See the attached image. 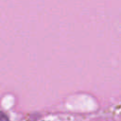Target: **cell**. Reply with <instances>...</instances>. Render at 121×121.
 Masks as SVG:
<instances>
[{
  "instance_id": "obj_1",
  "label": "cell",
  "mask_w": 121,
  "mask_h": 121,
  "mask_svg": "<svg viewBox=\"0 0 121 121\" xmlns=\"http://www.w3.org/2000/svg\"><path fill=\"white\" fill-rule=\"evenodd\" d=\"M0 121H9L8 115L3 112H0Z\"/></svg>"
}]
</instances>
